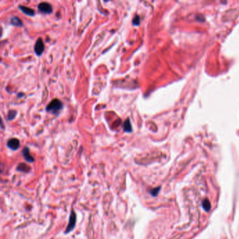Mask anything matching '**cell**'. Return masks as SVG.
<instances>
[{"instance_id":"obj_1","label":"cell","mask_w":239,"mask_h":239,"mask_svg":"<svg viewBox=\"0 0 239 239\" xmlns=\"http://www.w3.org/2000/svg\"><path fill=\"white\" fill-rule=\"evenodd\" d=\"M63 108V103L58 99H54L47 105L46 110L54 115H58Z\"/></svg>"},{"instance_id":"obj_7","label":"cell","mask_w":239,"mask_h":239,"mask_svg":"<svg viewBox=\"0 0 239 239\" xmlns=\"http://www.w3.org/2000/svg\"><path fill=\"white\" fill-rule=\"evenodd\" d=\"M19 9L22 11V13H24V14L27 15V16H34L35 14V11L32 10V9L30 8H29V7L25 6L20 5Z\"/></svg>"},{"instance_id":"obj_4","label":"cell","mask_w":239,"mask_h":239,"mask_svg":"<svg viewBox=\"0 0 239 239\" xmlns=\"http://www.w3.org/2000/svg\"><path fill=\"white\" fill-rule=\"evenodd\" d=\"M44 48H45V46H44V42H43L42 39L39 38L38 39H37V42H36V44L35 45V52L36 55L38 56H40L41 54L44 53Z\"/></svg>"},{"instance_id":"obj_6","label":"cell","mask_w":239,"mask_h":239,"mask_svg":"<svg viewBox=\"0 0 239 239\" xmlns=\"http://www.w3.org/2000/svg\"><path fill=\"white\" fill-rule=\"evenodd\" d=\"M22 153L26 161H28L29 163L34 162L35 159H34V158L32 157V155L30 154V149L27 147L24 148L23 149H22Z\"/></svg>"},{"instance_id":"obj_2","label":"cell","mask_w":239,"mask_h":239,"mask_svg":"<svg viewBox=\"0 0 239 239\" xmlns=\"http://www.w3.org/2000/svg\"><path fill=\"white\" fill-rule=\"evenodd\" d=\"M76 222H77V216L74 210L71 212L70 216H69V223L67 226L66 230H65V234H68V233L70 232L74 229L75 225H76Z\"/></svg>"},{"instance_id":"obj_5","label":"cell","mask_w":239,"mask_h":239,"mask_svg":"<svg viewBox=\"0 0 239 239\" xmlns=\"http://www.w3.org/2000/svg\"><path fill=\"white\" fill-rule=\"evenodd\" d=\"M7 146L11 149L16 151L20 147V141L17 138H11L7 142Z\"/></svg>"},{"instance_id":"obj_3","label":"cell","mask_w":239,"mask_h":239,"mask_svg":"<svg viewBox=\"0 0 239 239\" xmlns=\"http://www.w3.org/2000/svg\"><path fill=\"white\" fill-rule=\"evenodd\" d=\"M38 10L42 14H49L53 11L52 6L47 2H41L38 5Z\"/></svg>"},{"instance_id":"obj_9","label":"cell","mask_w":239,"mask_h":239,"mask_svg":"<svg viewBox=\"0 0 239 239\" xmlns=\"http://www.w3.org/2000/svg\"><path fill=\"white\" fill-rule=\"evenodd\" d=\"M11 24L14 26H17V27H22V26L23 25V23H22L21 20H20L19 18L16 16H14L11 18Z\"/></svg>"},{"instance_id":"obj_10","label":"cell","mask_w":239,"mask_h":239,"mask_svg":"<svg viewBox=\"0 0 239 239\" xmlns=\"http://www.w3.org/2000/svg\"><path fill=\"white\" fill-rule=\"evenodd\" d=\"M17 170L24 173H29L30 171L31 168L30 167L28 166L25 163H19L18 167H17Z\"/></svg>"},{"instance_id":"obj_8","label":"cell","mask_w":239,"mask_h":239,"mask_svg":"<svg viewBox=\"0 0 239 239\" xmlns=\"http://www.w3.org/2000/svg\"><path fill=\"white\" fill-rule=\"evenodd\" d=\"M123 130L124 132L126 133H131L133 131L132 125H131V120H130L129 118H126V119L125 120V121L123 122Z\"/></svg>"},{"instance_id":"obj_11","label":"cell","mask_w":239,"mask_h":239,"mask_svg":"<svg viewBox=\"0 0 239 239\" xmlns=\"http://www.w3.org/2000/svg\"><path fill=\"white\" fill-rule=\"evenodd\" d=\"M17 114V112L15 110H11L9 111L8 113V116H7V120L11 121V120L14 119Z\"/></svg>"},{"instance_id":"obj_12","label":"cell","mask_w":239,"mask_h":239,"mask_svg":"<svg viewBox=\"0 0 239 239\" xmlns=\"http://www.w3.org/2000/svg\"><path fill=\"white\" fill-rule=\"evenodd\" d=\"M140 18L138 16H136L134 17L133 19V25L135 26H138L140 25Z\"/></svg>"}]
</instances>
